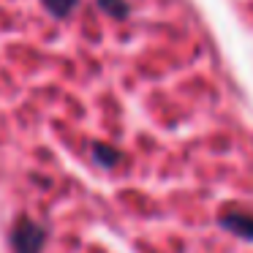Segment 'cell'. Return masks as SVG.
I'll return each instance as SVG.
<instances>
[{"instance_id": "cell-1", "label": "cell", "mask_w": 253, "mask_h": 253, "mask_svg": "<svg viewBox=\"0 0 253 253\" xmlns=\"http://www.w3.org/2000/svg\"><path fill=\"white\" fill-rule=\"evenodd\" d=\"M46 240V231L36 226L33 220H19L11 231V245L14 253H41Z\"/></svg>"}, {"instance_id": "cell-2", "label": "cell", "mask_w": 253, "mask_h": 253, "mask_svg": "<svg viewBox=\"0 0 253 253\" xmlns=\"http://www.w3.org/2000/svg\"><path fill=\"white\" fill-rule=\"evenodd\" d=\"M220 223L229 231H234L237 237H245V240H253V218L245 212H226L220 218Z\"/></svg>"}, {"instance_id": "cell-3", "label": "cell", "mask_w": 253, "mask_h": 253, "mask_svg": "<svg viewBox=\"0 0 253 253\" xmlns=\"http://www.w3.org/2000/svg\"><path fill=\"white\" fill-rule=\"evenodd\" d=\"M93 155H95V161H98L101 166H115L117 164V150H112V147H106V144H95L93 147Z\"/></svg>"}, {"instance_id": "cell-4", "label": "cell", "mask_w": 253, "mask_h": 253, "mask_svg": "<svg viewBox=\"0 0 253 253\" xmlns=\"http://www.w3.org/2000/svg\"><path fill=\"white\" fill-rule=\"evenodd\" d=\"M44 3L55 17H66V14H71V8L77 6V0H44Z\"/></svg>"}, {"instance_id": "cell-5", "label": "cell", "mask_w": 253, "mask_h": 253, "mask_svg": "<svg viewBox=\"0 0 253 253\" xmlns=\"http://www.w3.org/2000/svg\"><path fill=\"white\" fill-rule=\"evenodd\" d=\"M101 8H104L106 14H112V17H126L128 14V6H126V0H98Z\"/></svg>"}]
</instances>
